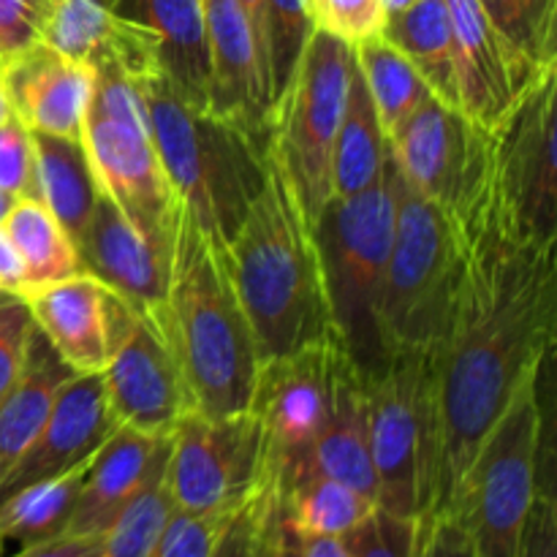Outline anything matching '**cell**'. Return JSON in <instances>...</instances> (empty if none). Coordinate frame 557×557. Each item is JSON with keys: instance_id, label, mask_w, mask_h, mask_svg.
Instances as JSON below:
<instances>
[{"instance_id": "47", "label": "cell", "mask_w": 557, "mask_h": 557, "mask_svg": "<svg viewBox=\"0 0 557 557\" xmlns=\"http://www.w3.org/2000/svg\"><path fill=\"white\" fill-rule=\"evenodd\" d=\"M250 557H283L275 484H270V490L264 493V500H261L259 525H256V539H253V555Z\"/></svg>"}, {"instance_id": "34", "label": "cell", "mask_w": 557, "mask_h": 557, "mask_svg": "<svg viewBox=\"0 0 557 557\" xmlns=\"http://www.w3.org/2000/svg\"><path fill=\"white\" fill-rule=\"evenodd\" d=\"M267 69H270V107L292 85L305 47L315 30L310 0H264Z\"/></svg>"}, {"instance_id": "18", "label": "cell", "mask_w": 557, "mask_h": 557, "mask_svg": "<svg viewBox=\"0 0 557 557\" xmlns=\"http://www.w3.org/2000/svg\"><path fill=\"white\" fill-rule=\"evenodd\" d=\"M76 253L82 272L103 283L131 310L161 319L166 310L169 256L136 232L134 223L103 190H98L90 221L76 243Z\"/></svg>"}, {"instance_id": "14", "label": "cell", "mask_w": 557, "mask_h": 557, "mask_svg": "<svg viewBox=\"0 0 557 557\" xmlns=\"http://www.w3.org/2000/svg\"><path fill=\"white\" fill-rule=\"evenodd\" d=\"M161 319L131 310L109 341V357L101 370L117 428L147 435H169L180 419L194 411Z\"/></svg>"}, {"instance_id": "6", "label": "cell", "mask_w": 557, "mask_h": 557, "mask_svg": "<svg viewBox=\"0 0 557 557\" xmlns=\"http://www.w3.org/2000/svg\"><path fill=\"white\" fill-rule=\"evenodd\" d=\"M395 228L384 281V335L389 351H430L449 324L462 267L466 239L455 218L424 199L397 172Z\"/></svg>"}, {"instance_id": "15", "label": "cell", "mask_w": 557, "mask_h": 557, "mask_svg": "<svg viewBox=\"0 0 557 557\" xmlns=\"http://www.w3.org/2000/svg\"><path fill=\"white\" fill-rule=\"evenodd\" d=\"M82 145L90 158L98 188L161 253H172L177 196L169 185L150 134L114 120L87 114Z\"/></svg>"}, {"instance_id": "51", "label": "cell", "mask_w": 557, "mask_h": 557, "mask_svg": "<svg viewBox=\"0 0 557 557\" xmlns=\"http://www.w3.org/2000/svg\"><path fill=\"white\" fill-rule=\"evenodd\" d=\"M411 3H417V0H381V9H384V14H397V11L408 9Z\"/></svg>"}, {"instance_id": "9", "label": "cell", "mask_w": 557, "mask_h": 557, "mask_svg": "<svg viewBox=\"0 0 557 557\" xmlns=\"http://www.w3.org/2000/svg\"><path fill=\"white\" fill-rule=\"evenodd\" d=\"M354 47L315 27L292 85L272 109V147L310 228L332 199V150L346 109Z\"/></svg>"}, {"instance_id": "46", "label": "cell", "mask_w": 557, "mask_h": 557, "mask_svg": "<svg viewBox=\"0 0 557 557\" xmlns=\"http://www.w3.org/2000/svg\"><path fill=\"white\" fill-rule=\"evenodd\" d=\"M281 520V511H277ZM281 553L283 557H351L346 539L335 536H302L283 525L281 520Z\"/></svg>"}, {"instance_id": "40", "label": "cell", "mask_w": 557, "mask_h": 557, "mask_svg": "<svg viewBox=\"0 0 557 557\" xmlns=\"http://www.w3.org/2000/svg\"><path fill=\"white\" fill-rule=\"evenodd\" d=\"M0 190L16 199H36L33 136L16 114L0 125Z\"/></svg>"}, {"instance_id": "23", "label": "cell", "mask_w": 557, "mask_h": 557, "mask_svg": "<svg viewBox=\"0 0 557 557\" xmlns=\"http://www.w3.org/2000/svg\"><path fill=\"white\" fill-rule=\"evenodd\" d=\"M109 292L82 272L52 286L27 292L33 324L76 375L101 373L109 357Z\"/></svg>"}, {"instance_id": "4", "label": "cell", "mask_w": 557, "mask_h": 557, "mask_svg": "<svg viewBox=\"0 0 557 557\" xmlns=\"http://www.w3.org/2000/svg\"><path fill=\"white\" fill-rule=\"evenodd\" d=\"M139 82L152 147L174 196L207 237L228 248L264 188L270 145L194 107L163 74Z\"/></svg>"}, {"instance_id": "28", "label": "cell", "mask_w": 557, "mask_h": 557, "mask_svg": "<svg viewBox=\"0 0 557 557\" xmlns=\"http://www.w3.org/2000/svg\"><path fill=\"white\" fill-rule=\"evenodd\" d=\"M87 466L90 460L0 500V557L52 542L69 531Z\"/></svg>"}, {"instance_id": "31", "label": "cell", "mask_w": 557, "mask_h": 557, "mask_svg": "<svg viewBox=\"0 0 557 557\" xmlns=\"http://www.w3.org/2000/svg\"><path fill=\"white\" fill-rule=\"evenodd\" d=\"M275 495L283 525L302 536L346 539L379 509L375 500L359 490L324 476L275 490Z\"/></svg>"}, {"instance_id": "30", "label": "cell", "mask_w": 557, "mask_h": 557, "mask_svg": "<svg viewBox=\"0 0 557 557\" xmlns=\"http://www.w3.org/2000/svg\"><path fill=\"white\" fill-rule=\"evenodd\" d=\"M3 228L25 264V294L82 275L74 239L38 199H16Z\"/></svg>"}, {"instance_id": "21", "label": "cell", "mask_w": 557, "mask_h": 557, "mask_svg": "<svg viewBox=\"0 0 557 557\" xmlns=\"http://www.w3.org/2000/svg\"><path fill=\"white\" fill-rule=\"evenodd\" d=\"M169 435H147L117 428L92 455L71 515L74 536H101L141 490L166 468Z\"/></svg>"}, {"instance_id": "33", "label": "cell", "mask_w": 557, "mask_h": 557, "mask_svg": "<svg viewBox=\"0 0 557 557\" xmlns=\"http://www.w3.org/2000/svg\"><path fill=\"white\" fill-rule=\"evenodd\" d=\"M506 47L536 76L557 69V0H476Z\"/></svg>"}, {"instance_id": "2", "label": "cell", "mask_w": 557, "mask_h": 557, "mask_svg": "<svg viewBox=\"0 0 557 557\" xmlns=\"http://www.w3.org/2000/svg\"><path fill=\"white\" fill-rule=\"evenodd\" d=\"M161 321L194 411L205 417L248 411L261 368L259 346L234 288L228 250L207 237L183 205L174 221Z\"/></svg>"}, {"instance_id": "7", "label": "cell", "mask_w": 557, "mask_h": 557, "mask_svg": "<svg viewBox=\"0 0 557 557\" xmlns=\"http://www.w3.org/2000/svg\"><path fill=\"white\" fill-rule=\"evenodd\" d=\"M542 373L522 386L479 446L449 515L460 520L473 557H517L536 500L544 444Z\"/></svg>"}, {"instance_id": "12", "label": "cell", "mask_w": 557, "mask_h": 557, "mask_svg": "<svg viewBox=\"0 0 557 557\" xmlns=\"http://www.w3.org/2000/svg\"><path fill=\"white\" fill-rule=\"evenodd\" d=\"M389 152L400 177L444 207L457 226H468L487 205L490 131L471 123L457 107L430 96L392 131Z\"/></svg>"}, {"instance_id": "52", "label": "cell", "mask_w": 557, "mask_h": 557, "mask_svg": "<svg viewBox=\"0 0 557 557\" xmlns=\"http://www.w3.org/2000/svg\"><path fill=\"white\" fill-rule=\"evenodd\" d=\"M16 205V196H11V194H5V190H0V226H3V221L5 218H9V212H11V207Z\"/></svg>"}, {"instance_id": "49", "label": "cell", "mask_w": 557, "mask_h": 557, "mask_svg": "<svg viewBox=\"0 0 557 557\" xmlns=\"http://www.w3.org/2000/svg\"><path fill=\"white\" fill-rule=\"evenodd\" d=\"M0 292L14 297L25 294V264L3 226H0Z\"/></svg>"}, {"instance_id": "42", "label": "cell", "mask_w": 557, "mask_h": 557, "mask_svg": "<svg viewBox=\"0 0 557 557\" xmlns=\"http://www.w3.org/2000/svg\"><path fill=\"white\" fill-rule=\"evenodd\" d=\"M33 330L36 324L25 299L9 297L0 305V400L20 379Z\"/></svg>"}, {"instance_id": "29", "label": "cell", "mask_w": 557, "mask_h": 557, "mask_svg": "<svg viewBox=\"0 0 557 557\" xmlns=\"http://www.w3.org/2000/svg\"><path fill=\"white\" fill-rule=\"evenodd\" d=\"M381 36L411 60L435 98L457 107L455 47L446 0H417L408 9L389 14Z\"/></svg>"}, {"instance_id": "44", "label": "cell", "mask_w": 557, "mask_h": 557, "mask_svg": "<svg viewBox=\"0 0 557 557\" xmlns=\"http://www.w3.org/2000/svg\"><path fill=\"white\" fill-rule=\"evenodd\" d=\"M417 557H473L466 528L449 511L419 517Z\"/></svg>"}, {"instance_id": "54", "label": "cell", "mask_w": 557, "mask_h": 557, "mask_svg": "<svg viewBox=\"0 0 557 557\" xmlns=\"http://www.w3.org/2000/svg\"><path fill=\"white\" fill-rule=\"evenodd\" d=\"M9 297H14V294H3V292H0V305H3Z\"/></svg>"}, {"instance_id": "39", "label": "cell", "mask_w": 557, "mask_h": 557, "mask_svg": "<svg viewBox=\"0 0 557 557\" xmlns=\"http://www.w3.org/2000/svg\"><path fill=\"white\" fill-rule=\"evenodd\" d=\"M315 27L343 38L351 47L370 36H379L384 27L381 0H310Z\"/></svg>"}, {"instance_id": "20", "label": "cell", "mask_w": 557, "mask_h": 557, "mask_svg": "<svg viewBox=\"0 0 557 557\" xmlns=\"http://www.w3.org/2000/svg\"><path fill=\"white\" fill-rule=\"evenodd\" d=\"M11 109L30 131L82 139L87 107L92 92L90 65L54 52L47 44L30 49L0 65Z\"/></svg>"}, {"instance_id": "26", "label": "cell", "mask_w": 557, "mask_h": 557, "mask_svg": "<svg viewBox=\"0 0 557 557\" xmlns=\"http://www.w3.org/2000/svg\"><path fill=\"white\" fill-rule=\"evenodd\" d=\"M30 136L33 156H36V199L58 218L76 245L101 190L85 145L82 139L41 134V131H30Z\"/></svg>"}, {"instance_id": "19", "label": "cell", "mask_w": 557, "mask_h": 557, "mask_svg": "<svg viewBox=\"0 0 557 557\" xmlns=\"http://www.w3.org/2000/svg\"><path fill=\"white\" fill-rule=\"evenodd\" d=\"M210 87L207 112L270 145V87L237 0H205Z\"/></svg>"}, {"instance_id": "11", "label": "cell", "mask_w": 557, "mask_h": 557, "mask_svg": "<svg viewBox=\"0 0 557 557\" xmlns=\"http://www.w3.org/2000/svg\"><path fill=\"white\" fill-rule=\"evenodd\" d=\"M166 484L177 511H237L272 484V455L250 411L205 417L190 411L169 433Z\"/></svg>"}, {"instance_id": "50", "label": "cell", "mask_w": 557, "mask_h": 557, "mask_svg": "<svg viewBox=\"0 0 557 557\" xmlns=\"http://www.w3.org/2000/svg\"><path fill=\"white\" fill-rule=\"evenodd\" d=\"M9 117H14V109H11L9 92H5L3 76H0V125H3Z\"/></svg>"}, {"instance_id": "8", "label": "cell", "mask_w": 557, "mask_h": 557, "mask_svg": "<svg viewBox=\"0 0 557 557\" xmlns=\"http://www.w3.org/2000/svg\"><path fill=\"white\" fill-rule=\"evenodd\" d=\"M368 438L375 504L386 515L419 520L433 506L435 413L428 351H395L368 381Z\"/></svg>"}, {"instance_id": "53", "label": "cell", "mask_w": 557, "mask_h": 557, "mask_svg": "<svg viewBox=\"0 0 557 557\" xmlns=\"http://www.w3.org/2000/svg\"><path fill=\"white\" fill-rule=\"evenodd\" d=\"M96 3L107 5V9H112V11H114V3H117V0H96Z\"/></svg>"}, {"instance_id": "5", "label": "cell", "mask_w": 557, "mask_h": 557, "mask_svg": "<svg viewBox=\"0 0 557 557\" xmlns=\"http://www.w3.org/2000/svg\"><path fill=\"white\" fill-rule=\"evenodd\" d=\"M392 228V152L379 183L357 196H332L313 226L332 332L364 381L375 379L392 359L381 319Z\"/></svg>"}, {"instance_id": "41", "label": "cell", "mask_w": 557, "mask_h": 557, "mask_svg": "<svg viewBox=\"0 0 557 557\" xmlns=\"http://www.w3.org/2000/svg\"><path fill=\"white\" fill-rule=\"evenodd\" d=\"M517 557H557V500L553 487V455H544L539 471L536 500L531 506L525 528H522L520 553Z\"/></svg>"}, {"instance_id": "1", "label": "cell", "mask_w": 557, "mask_h": 557, "mask_svg": "<svg viewBox=\"0 0 557 557\" xmlns=\"http://www.w3.org/2000/svg\"><path fill=\"white\" fill-rule=\"evenodd\" d=\"M460 232V292L444 337L428 351L435 413L428 515L449 511L482 441L522 386L542 373L555 341L557 248L506 234L490 199Z\"/></svg>"}, {"instance_id": "37", "label": "cell", "mask_w": 557, "mask_h": 557, "mask_svg": "<svg viewBox=\"0 0 557 557\" xmlns=\"http://www.w3.org/2000/svg\"><path fill=\"white\" fill-rule=\"evenodd\" d=\"M243 509V506H239ZM237 509V511H239ZM237 511H210V515H190L172 511L163 525L150 557H212L223 531Z\"/></svg>"}, {"instance_id": "10", "label": "cell", "mask_w": 557, "mask_h": 557, "mask_svg": "<svg viewBox=\"0 0 557 557\" xmlns=\"http://www.w3.org/2000/svg\"><path fill=\"white\" fill-rule=\"evenodd\" d=\"M557 69L539 76L490 131V205L522 243L557 248Z\"/></svg>"}, {"instance_id": "36", "label": "cell", "mask_w": 557, "mask_h": 557, "mask_svg": "<svg viewBox=\"0 0 557 557\" xmlns=\"http://www.w3.org/2000/svg\"><path fill=\"white\" fill-rule=\"evenodd\" d=\"M87 114L114 120V123L150 134V114H147V98L145 90H141V82L125 74L117 65L92 69V92Z\"/></svg>"}, {"instance_id": "3", "label": "cell", "mask_w": 557, "mask_h": 557, "mask_svg": "<svg viewBox=\"0 0 557 557\" xmlns=\"http://www.w3.org/2000/svg\"><path fill=\"white\" fill-rule=\"evenodd\" d=\"M226 250L261 362L335 335L313 228L272 141L264 188Z\"/></svg>"}, {"instance_id": "38", "label": "cell", "mask_w": 557, "mask_h": 557, "mask_svg": "<svg viewBox=\"0 0 557 557\" xmlns=\"http://www.w3.org/2000/svg\"><path fill=\"white\" fill-rule=\"evenodd\" d=\"M419 520L386 515L375 509L346 536L351 557H417Z\"/></svg>"}, {"instance_id": "27", "label": "cell", "mask_w": 557, "mask_h": 557, "mask_svg": "<svg viewBox=\"0 0 557 557\" xmlns=\"http://www.w3.org/2000/svg\"><path fill=\"white\" fill-rule=\"evenodd\" d=\"M386 158H389V139L381 128L379 112L354 54L346 109L332 150V196L343 199L368 190L384 177Z\"/></svg>"}, {"instance_id": "45", "label": "cell", "mask_w": 557, "mask_h": 557, "mask_svg": "<svg viewBox=\"0 0 557 557\" xmlns=\"http://www.w3.org/2000/svg\"><path fill=\"white\" fill-rule=\"evenodd\" d=\"M270 490L267 484L256 498H250L237 515L232 517V522L223 531L221 542H218L215 553L212 557H250L253 555V539H256V525H259V511H261V500H264V493Z\"/></svg>"}, {"instance_id": "13", "label": "cell", "mask_w": 557, "mask_h": 557, "mask_svg": "<svg viewBox=\"0 0 557 557\" xmlns=\"http://www.w3.org/2000/svg\"><path fill=\"white\" fill-rule=\"evenodd\" d=\"M335 335L261 362L248 411L259 419L272 455V476L297 460L326 428L337 379L348 362Z\"/></svg>"}, {"instance_id": "24", "label": "cell", "mask_w": 557, "mask_h": 557, "mask_svg": "<svg viewBox=\"0 0 557 557\" xmlns=\"http://www.w3.org/2000/svg\"><path fill=\"white\" fill-rule=\"evenodd\" d=\"M114 14L150 33L161 74L194 107L207 109L210 52L205 0H117Z\"/></svg>"}, {"instance_id": "32", "label": "cell", "mask_w": 557, "mask_h": 557, "mask_svg": "<svg viewBox=\"0 0 557 557\" xmlns=\"http://www.w3.org/2000/svg\"><path fill=\"white\" fill-rule=\"evenodd\" d=\"M354 54H357L359 71H362L364 85H368L373 107L379 112L381 128L389 139L392 131L400 128L433 96V90L413 69L411 60L400 49L392 47L381 33L359 41L354 47Z\"/></svg>"}, {"instance_id": "43", "label": "cell", "mask_w": 557, "mask_h": 557, "mask_svg": "<svg viewBox=\"0 0 557 557\" xmlns=\"http://www.w3.org/2000/svg\"><path fill=\"white\" fill-rule=\"evenodd\" d=\"M52 0H0V65L41 41Z\"/></svg>"}, {"instance_id": "48", "label": "cell", "mask_w": 557, "mask_h": 557, "mask_svg": "<svg viewBox=\"0 0 557 557\" xmlns=\"http://www.w3.org/2000/svg\"><path fill=\"white\" fill-rule=\"evenodd\" d=\"M101 555V536H74V533H63V536L52 539V542L36 544L30 549L11 557H98Z\"/></svg>"}, {"instance_id": "35", "label": "cell", "mask_w": 557, "mask_h": 557, "mask_svg": "<svg viewBox=\"0 0 557 557\" xmlns=\"http://www.w3.org/2000/svg\"><path fill=\"white\" fill-rule=\"evenodd\" d=\"M172 511L174 504L169 495L166 468H163L141 490L139 498L101 533V555L98 557H150Z\"/></svg>"}, {"instance_id": "16", "label": "cell", "mask_w": 557, "mask_h": 557, "mask_svg": "<svg viewBox=\"0 0 557 557\" xmlns=\"http://www.w3.org/2000/svg\"><path fill=\"white\" fill-rule=\"evenodd\" d=\"M446 9L455 47L457 109L479 128L493 131L539 76L506 47L476 0H446Z\"/></svg>"}, {"instance_id": "22", "label": "cell", "mask_w": 557, "mask_h": 557, "mask_svg": "<svg viewBox=\"0 0 557 557\" xmlns=\"http://www.w3.org/2000/svg\"><path fill=\"white\" fill-rule=\"evenodd\" d=\"M335 479L375 500V471L368 438V381L348 359L341 370L335 403L326 428L294 462L272 476L275 490L294 487L305 479ZM379 506V504H375Z\"/></svg>"}, {"instance_id": "25", "label": "cell", "mask_w": 557, "mask_h": 557, "mask_svg": "<svg viewBox=\"0 0 557 557\" xmlns=\"http://www.w3.org/2000/svg\"><path fill=\"white\" fill-rule=\"evenodd\" d=\"M74 375V370L49 346L47 337L33 330L20 379L0 400V479L25 455L47 422L60 389Z\"/></svg>"}, {"instance_id": "17", "label": "cell", "mask_w": 557, "mask_h": 557, "mask_svg": "<svg viewBox=\"0 0 557 557\" xmlns=\"http://www.w3.org/2000/svg\"><path fill=\"white\" fill-rule=\"evenodd\" d=\"M117 430L107 403L101 373L74 375L60 389L47 422L38 430L25 455L0 479V500L22 487L54 479L82 462L92 460L103 441Z\"/></svg>"}]
</instances>
